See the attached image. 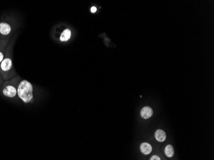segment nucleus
Listing matches in <instances>:
<instances>
[{"label": "nucleus", "instance_id": "nucleus-1", "mask_svg": "<svg viewBox=\"0 0 214 160\" xmlns=\"http://www.w3.org/2000/svg\"><path fill=\"white\" fill-rule=\"evenodd\" d=\"M16 37H14L9 42L7 48L5 56L3 61L0 63V74H2L4 81L10 80L17 76V72L13 65V49Z\"/></svg>", "mask_w": 214, "mask_h": 160}, {"label": "nucleus", "instance_id": "nucleus-2", "mask_svg": "<svg viewBox=\"0 0 214 160\" xmlns=\"http://www.w3.org/2000/svg\"><path fill=\"white\" fill-rule=\"evenodd\" d=\"M19 26L14 17H5L0 21V40H11Z\"/></svg>", "mask_w": 214, "mask_h": 160}, {"label": "nucleus", "instance_id": "nucleus-3", "mask_svg": "<svg viewBox=\"0 0 214 160\" xmlns=\"http://www.w3.org/2000/svg\"><path fill=\"white\" fill-rule=\"evenodd\" d=\"M17 96L25 104L33 103L34 97L32 84L26 79L21 80L17 86Z\"/></svg>", "mask_w": 214, "mask_h": 160}, {"label": "nucleus", "instance_id": "nucleus-4", "mask_svg": "<svg viewBox=\"0 0 214 160\" xmlns=\"http://www.w3.org/2000/svg\"><path fill=\"white\" fill-rule=\"evenodd\" d=\"M21 79V77L17 75L15 78L5 81L0 88L3 95L9 98H15L17 96V86Z\"/></svg>", "mask_w": 214, "mask_h": 160}, {"label": "nucleus", "instance_id": "nucleus-5", "mask_svg": "<svg viewBox=\"0 0 214 160\" xmlns=\"http://www.w3.org/2000/svg\"><path fill=\"white\" fill-rule=\"evenodd\" d=\"M10 41L9 40H0V63L4 59Z\"/></svg>", "mask_w": 214, "mask_h": 160}, {"label": "nucleus", "instance_id": "nucleus-6", "mask_svg": "<svg viewBox=\"0 0 214 160\" xmlns=\"http://www.w3.org/2000/svg\"><path fill=\"white\" fill-rule=\"evenodd\" d=\"M153 109L149 106H145L144 108H142L140 112L141 117L144 119H147L149 118H150L153 115Z\"/></svg>", "mask_w": 214, "mask_h": 160}, {"label": "nucleus", "instance_id": "nucleus-7", "mask_svg": "<svg viewBox=\"0 0 214 160\" xmlns=\"http://www.w3.org/2000/svg\"><path fill=\"white\" fill-rule=\"evenodd\" d=\"M140 150L141 152L144 155H148L149 154H151V152H152L153 148L151 145L146 142H144L141 143L140 146Z\"/></svg>", "mask_w": 214, "mask_h": 160}, {"label": "nucleus", "instance_id": "nucleus-8", "mask_svg": "<svg viewBox=\"0 0 214 160\" xmlns=\"http://www.w3.org/2000/svg\"><path fill=\"white\" fill-rule=\"evenodd\" d=\"M155 139H156V140L160 142H163L166 140V132L162 130V129H158L156 131L155 134Z\"/></svg>", "mask_w": 214, "mask_h": 160}, {"label": "nucleus", "instance_id": "nucleus-9", "mask_svg": "<svg viewBox=\"0 0 214 160\" xmlns=\"http://www.w3.org/2000/svg\"><path fill=\"white\" fill-rule=\"evenodd\" d=\"M71 37V32L69 29H66L64 30L60 35V40L61 42H67L68 41Z\"/></svg>", "mask_w": 214, "mask_h": 160}, {"label": "nucleus", "instance_id": "nucleus-10", "mask_svg": "<svg viewBox=\"0 0 214 160\" xmlns=\"http://www.w3.org/2000/svg\"><path fill=\"white\" fill-rule=\"evenodd\" d=\"M174 154V150L173 145H167L165 148V154L168 158H172Z\"/></svg>", "mask_w": 214, "mask_h": 160}, {"label": "nucleus", "instance_id": "nucleus-11", "mask_svg": "<svg viewBox=\"0 0 214 160\" xmlns=\"http://www.w3.org/2000/svg\"><path fill=\"white\" fill-rule=\"evenodd\" d=\"M150 160H161L159 156L158 155H154L151 158H150Z\"/></svg>", "mask_w": 214, "mask_h": 160}, {"label": "nucleus", "instance_id": "nucleus-12", "mask_svg": "<svg viewBox=\"0 0 214 160\" xmlns=\"http://www.w3.org/2000/svg\"><path fill=\"white\" fill-rule=\"evenodd\" d=\"M5 81H4V79L2 76V74H0V88H1V86L3 85Z\"/></svg>", "mask_w": 214, "mask_h": 160}, {"label": "nucleus", "instance_id": "nucleus-13", "mask_svg": "<svg viewBox=\"0 0 214 160\" xmlns=\"http://www.w3.org/2000/svg\"><path fill=\"white\" fill-rule=\"evenodd\" d=\"M90 11L92 13H95L97 11V8L95 6H92V7H91V9H90Z\"/></svg>", "mask_w": 214, "mask_h": 160}]
</instances>
